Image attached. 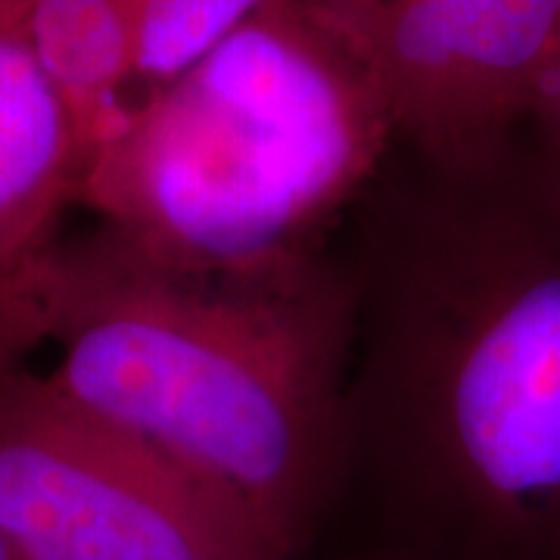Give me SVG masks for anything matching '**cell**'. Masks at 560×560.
I'll return each instance as SVG.
<instances>
[{
  "mask_svg": "<svg viewBox=\"0 0 560 560\" xmlns=\"http://www.w3.org/2000/svg\"><path fill=\"white\" fill-rule=\"evenodd\" d=\"M349 334L315 259L190 271L103 228L0 293V361L234 501L287 558L346 442Z\"/></svg>",
  "mask_w": 560,
  "mask_h": 560,
  "instance_id": "1",
  "label": "cell"
},
{
  "mask_svg": "<svg viewBox=\"0 0 560 560\" xmlns=\"http://www.w3.org/2000/svg\"><path fill=\"white\" fill-rule=\"evenodd\" d=\"M386 243L364 415L486 560H560V194L523 131L427 162Z\"/></svg>",
  "mask_w": 560,
  "mask_h": 560,
  "instance_id": "2",
  "label": "cell"
},
{
  "mask_svg": "<svg viewBox=\"0 0 560 560\" xmlns=\"http://www.w3.org/2000/svg\"><path fill=\"white\" fill-rule=\"evenodd\" d=\"M396 131L302 0L243 22L150 88L84 165L79 202L150 259L253 275L312 259Z\"/></svg>",
  "mask_w": 560,
  "mask_h": 560,
  "instance_id": "3",
  "label": "cell"
},
{
  "mask_svg": "<svg viewBox=\"0 0 560 560\" xmlns=\"http://www.w3.org/2000/svg\"><path fill=\"white\" fill-rule=\"evenodd\" d=\"M0 529L22 560H287L234 501L10 361Z\"/></svg>",
  "mask_w": 560,
  "mask_h": 560,
  "instance_id": "4",
  "label": "cell"
},
{
  "mask_svg": "<svg viewBox=\"0 0 560 560\" xmlns=\"http://www.w3.org/2000/svg\"><path fill=\"white\" fill-rule=\"evenodd\" d=\"M418 160L489 156L523 131L560 0H302Z\"/></svg>",
  "mask_w": 560,
  "mask_h": 560,
  "instance_id": "5",
  "label": "cell"
},
{
  "mask_svg": "<svg viewBox=\"0 0 560 560\" xmlns=\"http://www.w3.org/2000/svg\"><path fill=\"white\" fill-rule=\"evenodd\" d=\"M84 150L25 32V0H0V293L57 243L79 202Z\"/></svg>",
  "mask_w": 560,
  "mask_h": 560,
  "instance_id": "6",
  "label": "cell"
},
{
  "mask_svg": "<svg viewBox=\"0 0 560 560\" xmlns=\"http://www.w3.org/2000/svg\"><path fill=\"white\" fill-rule=\"evenodd\" d=\"M25 32L88 165L147 94L131 16L121 0H25Z\"/></svg>",
  "mask_w": 560,
  "mask_h": 560,
  "instance_id": "7",
  "label": "cell"
},
{
  "mask_svg": "<svg viewBox=\"0 0 560 560\" xmlns=\"http://www.w3.org/2000/svg\"><path fill=\"white\" fill-rule=\"evenodd\" d=\"M275 3L283 0H121L135 25L143 91L172 81Z\"/></svg>",
  "mask_w": 560,
  "mask_h": 560,
  "instance_id": "8",
  "label": "cell"
},
{
  "mask_svg": "<svg viewBox=\"0 0 560 560\" xmlns=\"http://www.w3.org/2000/svg\"><path fill=\"white\" fill-rule=\"evenodd\" d=\"M523 138L529 143L545 178L560 194V40L536 81L533 103L523 121Z\"/></svg>",
  "mask_w": 560,
  "mask_h": 560,
  "instance_id": "9",
  "label": "cell"
},
{
  "mask_svg": "<svg viewBox=\"0 0 560 560\" xmlns=\"http://www.w3.org/2000/svg\"><path fill=\"white\" fill-rule=\"evenodd\" d=\"M0 560H22V555L13 548V541L3 536V529H0Z\"/></svg>",
  "mask_w": 560,
  "mask_h": 560,
  "instance_id": "10",
  "label": "cell"
}]
</instances>
